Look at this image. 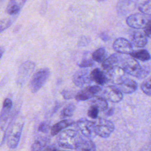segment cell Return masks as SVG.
<instances>
[{
    "instance_id": "cell-1",
    "label": "cell",
    "mask_w": 151,
    "mask_h": 151,
    "mask_svg": "<svg viewBox=\"0 0 151 151\" xmlns=\"http://www.w3.org/2000/svg\"><path fill=\"white\" fill-rule=\"evenodd\" d=\"M24 122L22 119L15 117L9 123L6 130V143L10 149H15L19 144Z\"/></svg>"
},
{
    "instance_id": "cell-2",
    "label": "cell",
    "mask_w": 151,
    "mask_h": 151,
    "mask_svg": "<svg viewBox=\"0 0 151 151\" xmlns=\"http://www.w3.org/2000/svg\"><path fill=\"white\" fill-rule=\"evenodd\" d=\"M82 139L78 132L73 129H66L57 134L58 145L64 149H76Z\"/></svg>"
},
{
    "instance_id": "cell-3",
    "label": "cell",
    "mask_w": 151,
    "mask_h": 151,
    "mask_svg": "<svg viewBox=\"0 0 151 151\" xmlns=\"http://www.w3.org/2000/svg\"><path fill=\"white\" fill-rule=\"evenodd\" d=\"M50 75L48 68H43L38 70L32 76L30 82L29 88L32 93H35L44 85Z\"/></svg>"
},
{
    "instance_id": "cell-4",
    "label": "cell",
    "mask_w": 151,
    "mask_h": 151,
    "mask_svg": "<svg viewBox=\"0 0 151 151\" xmlns=\"http://www.w3.org/2000/svg\"><path fill=\"white\" fill-rule=\"evenodd\" d=\"M94 123L96 134L103 138L109 137L114 130L113 123L106 119H97Z\"/></svg>"
},
{
    "instance_id": "cell-5",
    "label": "cell",
    "mask_w": 151,
    "mask_h": 151,
    "mask_svg": "<svg viewBox=\"0 0 151 151\" xmlns=\"http://www.w3.org/2000/svg\"><path fill=\"white\" fill-rule=\"evenodd\" d=\"M35 67V64L32 61H26L19 66L17 76L18 85L22 86L26 83L33 73Z\"/></svg>"
},
{
    "instance_id": "cell-6",
    "label": "cell",
    "mask_w": 151,
    "mask_h": 151,
    "mask_svg": "<svg viewBox=\"0 0 151 151\" xmlns=\"http://www.w3.org/2000/svg\"><path fill=\"white\" fill-rule=\"evenodd\" d=\"M120 63V66L125 73L137 78L141 71L142 66L136 59L132 57H128L121 60Z\"/></svg>"
},
{
    "instance_id": "cell-7",
    "label": "cell",
    "mask_w": 151,
    "mask_h": 151,
    "mask_svg": "<svg viewBox=\"0 0 151 151\" xmlns=\"http://www.w3.org/2000/svg\"><path fill=\"white\" fill-rule=\"evenodd\" d=\"M106 101L113 103H119L122 100L123 98V93L116 86L113 85L108 86L104 88L101 91L100 96H99Z\"/></svg>"
},
{
    "instance_id": "cell-8",
    "label": "cell",
    "mask_w": 151,
    "mask_h": 151,
    "mask_svg": "<svg viewBox=\"0 0 151 151\" xmlns=\"http://www.w3.org/2000/svg\"><path fill=\"white\" fill-rule=\"evenodd\" d=\"M77 127L81 134L87 139L94 138L97 135L94 122L85 118H81L77 121Z\"/></svg>"
},
{
    "instance_id": "cell-9",
    "label": "cell",
    "mask_w": 151,
    "mask_h": 151,
    "mask_svg": "<svg viewBox=\"0 0 151 151\" xmlns=\"http://www.w3.org/2000/svg\"><path fill=\"white\" fill-rule=\"evenodd\" d=\"M101 91V88L100 86H88L78 92L75 96V99L77 101H85L97 96Z\"/></svg>"
},
{
    "instance_id": "cell-10",
    "label": "cell",
    "mask_w": 151,
    "mask_h": 151,
    "mask_svg": "<svg viewBox=\"0 0 151 151\" xmlns=\"http://www.w3.org/2000/svg\"><path fill=\"white\" fill-rule=\"evenodd\" d=\"M146 17L142 13H135L129 15L126 19L127 24L135 29L144 28L147 22Z\"/></svg>"
},
{
    "instance_id": "cell-11",
    "label": "cell",
    "mask_w": 151,
    "mask_h": 151,
    "mask_svg": "<svg viewBox=\"0 0 151 151\" xmlns=\"http://www.w3.org/2000/svg\"><path fill=\"white\" fill-rule=\"evenodd\" d=\"M114 50L120 54H130L133 51V45L132 43L124 38H119L116 39L113 44Z\"/></svg>"
},
{
    "instance_id": "cell-12",
    "label": "cell",
    "mask_w": 151,
    "mask_h": 151,
    "mask_svg": "<svg viewBox=\"0 0 151 151\" xmlns=\"http://www.w3.org/2000/svg\"><path fill=\"white\" fill-rule=\"evenodd\" d=\"M73 81L74 84L78 87H83L86 84L91 83L90 77V73L87 70L81 69L77 71L73 76Z\"/></svg>"
},
{
    "instance_id": "cell-13",
    "label": "cell",
    "mask_w": 151,
    "mask_h": 151,
    "mask_svg": "<svg viewBox=\"0 0 151 151\" xmlns=\"http://www.w3.org/2000/svg\"><path fill=\"white\" fill-rule=\"evenodd\" d=\"M116 86L123 93L131 94L136 91L137 89V83L130 78H124Z\"/></svg>"
},
{
    "instance_id": "cell-14",
    "label": "cell",
    "mask_w": 151,
    "mask_h": 151,
    "mask_svg": "<svg viewBox=\"0 0 151 151\" xmlns=\"http://www.w3.org/2000/svg\"><path fill=\"white\" fill-rule=\"evenodd\" d=\"M91 81L95 82L98 86H103L108 81V78L105 72L99 68L93 69L90 73Z\"/></svg>"
},
{
    "instance_id": "cell-15",
    "label": "cell",
    "mask_w": 151,
    "mask_h": 151,
    "mask_svg": "<svg viewBox=\"0 0 151 151\" xmlns=\"http://www.w3.org/2000/svg\"><path fill=\"white\" fill-rule=\"evenodd\" d=\"M121 62V58L117 54H113L109 57L106 58L105 60L102 63V67L107 73L114 68L120 65V63Z\"/></svg>"
},
{
    "instance_id": "cell-16",
    "label": "cell",
    "mask_w": 151,
    "mask_h": 151,
    "mask_svg": "<svg viewBox=\"0 0 151 151\" xmlns=\"http://www.w3.org/2000/svg\"><path fill=\"white\" fill-rule=\"evenodd\" d=\"M124 71L120 65H119L110 71L106 73L108 80H111V81L115 83L116 85L124 78Z\"/></svg>"
},
{
    "instance_id": "cell-17",
    "label": "cell",
    "mask_w": 151,
    "mask_h": 151,
    "mask_svg": "<svg viewBox=\"0 0 151 151\" xmlns=\"http://www.w3.org/2000/svg\"><path fill=\"white\" fill-rule=\"evenodd\" d=\"M26 2L25 0L10 1L6 7V12L11 15L18 14Z\"/></svg>"
},
{
    "instance_id": "cell-18",
    "label": "cell",
    "mask_w": 151,
    "mask_h": 151,
    "mask_svg": "<svg viewBox=\"0 0 151 151\" xmlns=\"http://www.w3.org/2000/svg\"><path fill=\"white\" fill-rule=\"evenodd\" d=\"M13 106V103L11 99L6 98L4 100L2 109L0 113V123H5L8 119L11 109Z\"/></svg>"
},
{
    "instance_id": "cell-19",
    "label": "cell",
    "mask_w": 151,
    "mask_h": 151,
    "mask_svg": "<svg viewBox=\"0 0 151 151\" xmlns=\"http://www.w3.org/2000/svg\"><path fill=\"white\" fill-rule=\"evenodd\" d=\"M74 122L71 119H64L54 124L50 128V132L52 136L57 135L65 128L73 125Z\"/></svg>"
},
{
    "instance_id": "cell-20",
    "label": "cell",
    "mask_w": 151,
    "mask_h": 151,
    "mask_svg": "<svg viewBox=\"0 0 151 151\" xmlns=\"http://www.w3.org/2000/svg\"><path fill=\"white\" fill-rule=\"evenodd\" d=\"M132 40L133 44L137 47H144L147 43V37L140 31H135L132 34Z\"/></svg>"
},
{
    "instance_id": "cell-21",
    "label": "cell",
    "mask_w": 151,
    "mask_h": 151,
    "mask_svg": "<svg viewBox=\"0 0 151 151\" xmlns=\"http://www.w3.org/2000/svg\"><path fill=\"white\" fill-rule=\"evenodd\" d=\"M76 151H96L94 143L90 139H82L77 145Z\"/></svg>"
},
{
    "instance_id": "cell-22",
    "label": "cell",
    "mask_w": 151,
    "mask_h": 151,
    "mask_svg": "<svg viewBox=\"0 0 151 151\" xmlns=\"http://www.w3.org/2000/svg\"><path fill=\"white\" fill-rule=\"evenodd\" d=\"M130 55L134 59H137L142 61H148L151 58V55L147 50L141 49L136 51H133Z\"/></svg>"
},
{
    "instance_id": "cell-23",
    "label": "cell",
    "mask_w": 151,
    "mask_h": 151,
    "mask_svg": "<svg viewBox=\"0 0 151 151\" xmlns=\"http://www.w3.org/2000/svg\"><path fill=\"white\" fill-rule=\"evenodd\" d=\"M94 61L102 63L106 58V51L104 47H100L96 50L91 55Z\"/></svg>"
},
{
    "instance_id": "cell-24",
    "label": "cell",
    "mask_w": 151,
    "mask_h": 151,
    "mask_svg": "<svg viewBox=\"0 0 151 151\" xmlns=\"http://www.w3.org/2000/svg\"><path fill=\"white\" fill-rule=\"evenodd\" d=\"M91 105L96 106L101 111H106L108 109L107 101L99 96L94 97V99L91 101Z\"/></svg>"
},
{
    "instance_id": "cell-25",
    "label": "cell",
    "mask_w": 151,
    "mask_h": 151,
    "mask_svg": "<svg viewBox=\"0 0 151 151\" xmlns=\"http://www.w3.org/2000/svg\"><path fill=\"white\" fill-rule=\"evenodd\" d=\"M94 64V61L93 60L91 57L88 56V52H84L82 58L77 63V65L81 68L91 67Z\"/></svg>"
},
{
    "instance_id": "cell-26",
    "label": "cell",
    "mask_w": 151,
    "mask_h": 151,
    "mask_svg": "<svg viewBox=\"0 0 151 151\" xmlns=\"http://www.w3.org/2000/svg\"><path fill=\"white\" fill-rule=\"evenodd\" d=\"M76 106L74 103L68 104L61 111V116L63 118L71 117L76 110Z\"/></svg>"
},
{
    "instance_id": "cell-27",
    "label": "cell",
    "mask_w": 151,
    "mask_h": 151,
    "mask_svg": "<svg viewBox=\"0 0 151 151\" xmlns=\"http://www.w3.org/2000/svg\"><path fill=\"white\" fill-rule=\"evenodd\" d=\"M139 10L143 14L151 15V1H146L139 5Z\"/></svg>"
},
{
    "instance_id": "cell-28",
    "label": "cell",
    "mask_w": 151,
    "mask_h": 151,
    "mask_svg": "<svg viewBox=\"0 0 151 151\" xmlns=\"http://www.w3.org/2000/svg\"><path fill=\"white\" fill-rule=\"evenodd\" d=\"M140 88L145 94L151 96V76L142 83Z\"/></svg>"
},
{
    "instance_id": "cell-29",
    "label": "cell",
    "mask_w": 151,
    "mask_h": 151,
    "mask_svg": "<svg viewBox=\"0 0 151 151\" xmlns=\"http://www.w3.org/2000/svg\"><path fill=\"white\" fill-rule=\"evenodd\" d=\"M14 18H5L0 20V33L9 27L14 22Z\"/></svg>"
},
{
    "instance_id": "cell-30",
    "label": "cell",
    "mask_w": 151,
    "mask_h": 151,
    "mask_svg": "<svg viewBox=\"0 0 151 151\" xmlns=\"http://www.w3.org/2000/svg\"><path fill=\"white\" fill-rule=\"evenodd\" d=\"M99 111L100 110L96 106L94 105H91V106L90 107L87 111V114L90 117L94 119H96L98 118Z\"/></svg>"
},
{
    "instance_id": "cell-31",
    "label": "cell",
    "mask_w": 151,
    "mask_h": 151,
    "mask_svg": "<svg viewBox=\"0 0 151 151\" xmlns=\"http://www.w3.org/2000/svg\"><path fill=\"white\" fill-rule=\"evenodd\" d=\"M44 144L40 140H36L32 144L31 151H42L44 149Z\"/></svg>"
},
{
    "instance_id": "cell-32",
    "label": "cell",
    "mask_w": 151,
    "mask_h": 151,
    "mask_svg": "<svg viewBox=\"0 0 151 151\" xmlns=\"http://www.w3.org/2000/svg\"><path fill=\"white\" fill-rule=\"evenodd\" d=\"M150 69L149 67L147 65H143V67H142L141 71L139 74L138 75V76L137 77V78L139 79H143L146 77L147 75L150 73Z\"/></svg>"
},
{
    "instance_id": "cell-33",
    "label": "cell",
    "mask_w": 151,
    "mask_h": 151,
    "mask_svg": "<svg viewBox=\"0 0 151 151\" xmlns=\"http://www.w3.org/2000/svg\"><path fill=\"white\" fill-rule=\"evenodd\" d=\"M50 123L47 122H42L38 126V131L42 133H47L50 129Z\"/></svg>"
},
{
    "instance_id": "cell-34",
    "label": "cell",
    "mask_w": 151,
    "mask_h": 151,
    "mask_svg": "<svg viewBox=\"0 0 151 151\" xmlns=\"http://www.w3.org/2000/svg\"><path fill=\"white\" fill-rule=\"evenodd\" d=\"M144 34L147 37H151V18L147 20L144 28Z\"/></svg>"
},
{
    "instance_id": "cell-35",
    "label": "cell",
    "mask_w": 151,
    "mask_h": 151,
    "mask_svg": "<svg viewBox=\"0 0 151 151\" xmlns=\"http://www.w3.org/2000/svg\"><path fill=\"white\" fill-rule=\"evenodd\" d=\"M61 94H62L63 97H64V99H65V100H69L73 97V94L71 91L64 90L62 91Z\"/></svg>"
},
{
    "instance_id": "cell-36",
    "label": "cell",
    "mask_w": 151,
    "mask_h": 151,
    "mask_svg": "<svg viewBox=\"0 0 151 151\" xmlns=\"http://www.w3.org/2000/svg\"><path fill=\"white\" fill-rule=\"evenodd\" d=\"M88 38L87 37H82L78 42V45L80 46L87 45L90 42V41H88Z\"/></svg>"
},
{
    "instance_id": "cell-37",
    "label": "cell",
    "mask_w": 151,
    "mask_h": 151,
    "mask_svg": "<svg viewBox=\"0 0 151 151\" xmlns=\"http://www.w3.org/2000/svg\"><path fill=\"white\" fill-rule=\"evenodd\" d=\"M114 113V109L113 107H111L110 109H107L106 111V114L107 116H112Z\"/></svg>"
},
{
    "instance_id": "cell-38",
    "label": "cell",
    "mask_w": 151,
    "mask_h": 151,
    "mask_svg": "<svg viewBox=\"0 0 151 151\" xmlns=\"http://www.w3.org/2000/svg\"><path fill=\"white\" fill-rule=\"evenodd\" d=\"M56 149V148L54 147H48L45 149H44L42 151H55Z\"/></svg>"
},
{
    "instance_id": "cell-39",
    "label": "cell",
    "mask_w": 151,
    "mask_h": 151,
    "mask_svg": "<svg viewBox=\"0 0 151 151\" xmlns=\"http://www.w3.org/2000/svg\"><path fill=\"white\" fill-rule=\"evenodd\" d=\"M5 52V49L2 47H0V59L2 58Z\"/></svg>"
},
{
    "instance_id": "cell-40",
    "label": "cell",
    "mask_w": 151,
    "mask_h": 151,
    "mask_svg": "<svg viewBox=\"0 0 151 151\" xmlns=\"http://www.w3.org/2000/svg\"><path fill=\"white\" fill-rule=\"evenodd\" d=\"M101 38L104 40H107V38H108V36L106 34H104V33H101Z\"/></svg>"
},
{
    "instance_id": "cell-41",
    "label": "cell",
    "mask_w": 151,
    "mask_h": 151,
    "mask_svg": "<svg viewBox=\"0 0 151 151\" xmlns=\"http://www.w3.org/2000/svg\"><path fill=\"white\" fill-rule=\"evenodd\" d=\"M55 151H67V150H58L57 149H56Z\"/></svg>"
},
{
    "instance_id": "cell-42",
    "label": "cell",
    "mask_w": 151,
    "mask_h": 151,
    "mask_svg": "<svg viewBox=\"0 0 151 151\" xmlns=\"http://www.w3.org/2000/svg\"><path fill=\"white\" fill-rule=\"evenodd\" d=\"M0 2H1V1H0Z\"/></svg>"
}]
</instances>
